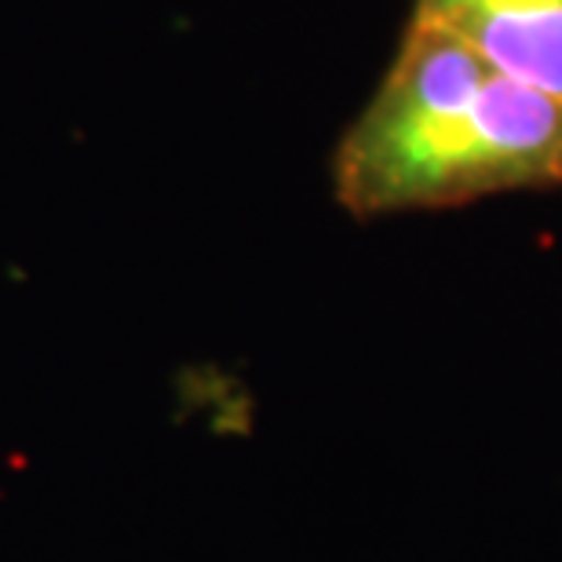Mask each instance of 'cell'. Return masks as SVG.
<instances>
[{
  "mask_svg": "<svg viewBox=\"0 0 562 562\" xmlns=\"http://www.w3.org/2000/svg\"><path fill=\"white\" fill-rule=\"evenodd\" d=\"M537 183H562V95L515 81L449 30L413 19L336 154L344 205L387 216Z\"/></svg>",
  "mask_w": 562,
  "mask_h": 562,
  "instance_id": "cell-1",
  "label": "cell"
},
{
  "mask_svg": "<svg viewBox=\"0 0 562 562\" xmlns=\"http://www.w3.org/2000/svg\"><path fill=\"white\" fill-rule=\"evenodd\" d=\"M417 19L449 30L515 81L562 95V0H417Z\"/></svg>",
  "mask_w": 562,
  "mask_h": 562,
  "instance_id": "cell-2",
  "label": "cell"
}]
</instances>
